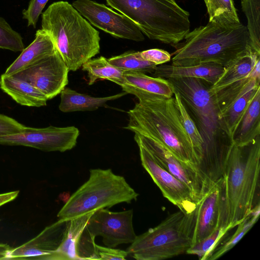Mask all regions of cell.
Returning <instances> with one entry per match:
<instances>
[{
    "label": "cell",
    "instance_id": "33",
    "mask_svg": "<svg viewBox=\"0 0 260 260\" xmlns=\"http://www.w3.org/2000/svg\"><path fill=\"white\" fill-rule=\"evenodd\" d=\"M0 48L14 52H22L24 49L21 35L2 17H0Z\"/></svg>",
    "mask_w": 260,
    "mask_h": 260
},
{
    "label": "cell",
    "instance_id": "12",
    "mask_svg": "<svg viewBox=\"0 0 260 260\" xmlns=\"http://www.w3.org/2000/svg\"><path fill=\"white\" fill-rule=\"evenodd\" d=\"M72 5L92 25L114 37L136 42L145 39L132 21L104 4L91 0H76Z\"/></svg>",
    "mask_w": 260,
    "mask_h": 260
},
{
    "label": "cell",
    "instance_id": "38",
    "mask_svg": "<svg viewBox=\"0 0 260 260\" xmlns=\"http://www.w3.org/2000/svg\"><path fill=\"white\" fill-rule=\"evenodd\" d=\"M19 193V190L0 193V207L14 200Z\"/></svg>",
    "mask_w": 260,
    "mask_h": 260
},
{
    "label": "cell",
    "instance_id": "4",
    "mask_svg": "<svg viewBox=\"0 0 260 260\" xmlns=\"http://www.w3.org/2000/svg\"><path fill=\"white\" fill-rule=\"evenodd\" d=\"M42 29L52 39L70 71L99 53V32L68 2L52 3L42 14Z\"/></svg>",
    "mask_w": 260,
    "mask_h": 260
},
{
    "label": "cell",
    "instance_id": "34",
    "mask_svg": "<svg viewBox=\"0 0 260 260\" xmlns=\"http://www.w3.org/2000/svg\"><path fill=\"white\" fill-rule=\"evenodd\" d=\"M49 0H30L27 9L22 12L23 18L27 20L28 26L36 28L39 17Z\"/></svg>",
    "mask_w": 260,
    "mask_h": 260
},
{
    "label": "cell",
    "instance_id": "1",
    "mask_svg": "<svg viewBox=\"0 0 260 260\" xmlns=\"http://www.w3.org/2000/svg\"><path fill=\"white\" fill-rule=\"evenodd\" d=\"M130 94L138 102L128 111V122L124 128L153 139L179 159L197 166V158L181 123L174 96L140 91Z\"/></svg>",
    "mask_w": 260,
    "mask_h": 260
},
{
    "label": "cell",
    "instance_id": "15",
    "mask_svg": "<svg viewBox=\"0 0 260 260\" xmlns=\"http://www.w3.org/2000/svg\"><path fill=\"white\" fill-rule=\"evenodd\" d=\"M223 178L216 182L197 203L192 245L222 228Z\"/></svg>",
    "mask_w": 260,
    "mask_h": 260
},
{
    "label": "cell",
    "instance_id": "26",
    "mask_svg": "<svg viewBox=\"0 0 260 260\" xmlns=\"http://www.w3.org/2000/svg\"><path fill=\"white\" fill-rule=\"evenodd\" d=\"M82 67V70L87 73L89 85L100 79L110 80L119 86L124 81V72L111 64L104 56L91 58Z\"/></svg>",
    "mask_w": 260,
    "mask_h": 260
},
{
    "label": "cell",
    "instance_id": "8",
    "mask_svg": "<svg viewBox=\"0 0 260 260\" xmlns=\"http://www.w3.org/2000/svg\"><path fill=\"white\" fill-rule=\"evenodd\" d=\"M194 220L195 209L169 215L156 226L137 236L126 250L128 255L137 260H161L186 253L192 246Z\"/></svg>",
    "mask_w": 260,
    "mask_h": 260
},
{
    "label": "cell",
    "instance_id": "36",
    "mask_svg": "<svg viewBox=\"0 0 260 260\" xmlns=\"http://www.w3.org/2000/svg\"><path fill=\"white\" fill-rule=\"evenodd\" d=\"M141 57L144 60L160 65L171 60V54L160 49H150L140 52Z\"/></svg>",
    "mask_w": 260,
    "mask_h": 260
},
{
    "label": "cell",
    "instance_id": "19",
    "mask_svg": "<svg viewBox=\"0 0 260 260\" xmlns=\"http://www.w3.org/2000/svg\"><path fill=\"white\" fill-rule=\"evenodd\" d=\"M224 70V66L215 63L186 67L162 64L156 66L152 74L153 77L166 79L187 77L200 78L213 85Z\"/></svg>",
    "mask_w": 260,
    "mask_h": 260
},
{
    "label": "cell",
    "instance_id": "24",
    "mask_svg": "<svg viewBox=\"0 0 260 260\" xmlns=\"http://www.w3.org/2000/svg\"><path fill=\"white\" fill-rule=\"evenodd\" d=\"M93 212L69 219L67 231L61 243L48 260L78 259L77 245L81 234Z\"/></svg>",
    "mask_w": 260,
    "mask_h": 260
},
{
    "label": "cell",
    "instance_id": "32",
    "mask_svg": "<svg viewBox=\"0 0 260 260\" xmlns=\"http://www.w3.org/2000/svg\"><path fill=\"white\" fill-rule=\"evenodd\" d=\"M234 228L230 225L226 228H217L211 234L192 245L186 253L196 255L200 260H208L226 233Z\"/></svg>",
    "mask_w": 260,
    "mask_h": 260
},
{
    "label": "cell",
    "instance_id": "13",
    "mask_svg": "<svg viewBox=\"0 0 260 260\" xmlns=\"http://www.w3.org/2000/svg\"><path fill=\"white\" fill-rule=\"evenodd\" d=\"M133 217V209L112 212L100 209L92 213L86 227L95 238L101 236L105 246L114 248L120 244H131L136 239Z\"/></svg>",
    "mask_w": 260,
    "mask_h": 260
},
{
    "label": "cell",
    "instance_id": "39",
    "mask_svg": "<svg viewBox=\"0 0 260 260\" xmlns=\"http://www.w3.org/2000/svg\"><path fill=\"white\" fill-rule=\"evenodd\" d=\"M247 77L260 82V57L257 59L254 66Z\"/></svg>",
    "mask_w": 260,
    "mask_h": 260
},
{
    "label": "cell",
    "instance_id": "23",
    "mask_svg": "<svg viewBox=\"0 0 260 260\" xmlns=\"http://www.w3.org/2000/svg\"><path fill=\"white\" fill-rule=\"evenodd\" d=\"M260 88L258 89L233 136L239 146L247 145L260 136Z\"/></svg>",
    "mask_w": 260,
    "mask_h": 260
},
{
    "label": "cell",
    "instance_id": "28",
    "mask_svg": "<svg viewBox=\"0 0 260 260\" xmlns=\"http://www.w3.org/2000/svg\"><path fill=\"white\" fill-rule=\"evenodd\" d=\"M108 61L123 72L152 73L157 65L143 59L140 51H128L108 59Z\"/></svg>",
    "mask_w": 260,
    "mask_h": 260
},
{
    "label": "cell",
    "instance_id": "31",
    "mask_svg": "<svg viewBox=\"0 0 260 260\" xmlns=\"http://www.w3.org/2000/svg\"><path fill=\"white\" fill-rule=\"evenodd\" d=\"M210 21L240 22L233 0H204Z\"/></svg>",
    "mask_w": 260,
    "mask_h": 260
},
{
    "label": "cell",
    "instance_id": "29",
    "mask_svg": "<svg viewBox=\"0 0 260 260\" xmlns=\"http://www.w3.org/2000/svg\"><path fill=\"white\" fill-rule=\"evenodd\" d=\"M260 214V205L257 206L251 213L239 223L235 232L216 248L208 260L216 259L231 250L251 229L257 221Z\"/></svg>",
    "mask_w": 260,
    "mask_h": 260
},
{
    "label": "cell",
    "instance_id": "41",
    "mask_svg": "<svg viewBox=\"0 0 260 260\" xmlns=\"http://www.w3.org/2000/svg\"><path fill=\"white\" fill-rule=\"evenodd\" d=\"M0 221H1V220H0Z\"/></svg>",
    "mask_w": 260,
    "mask_h": 260
},
{
    "label": "cell",
    "instance_id": "5",
    "mask_svg": "<svg viewBox=\"0 0 260 260\" xmlns=\"http://www.w3.org/2000/svg\"><path fill=\"white\" fill-rule=\"evenodd\" d=\"M151 40L172 45L190 31L189 13L175 0H106Z\"/></svg>",
    "mask_w": 260,
    "mask_h": 260
},
{
    "label": "cell",
    "instance_id": "21",
    "mask_svg": "<svg viewBox=\"0 0 260 260\" xmlns=\"http://www.w3.org/2000/svg\"><path fill=\"white\" fill-rule=\"evenodd\" d=\"M120 86L127 94L140 91L167 97L173 95L172 86L167 79L142 73L124 72V81Z\"/></svg>",
    "mask_w": 260,
    "mask_h": 260
},
{
    "label": "cell",
    "instance_id": "10",
    "mask_svg": "<svg viewBox=\"0 0 260 260\" xmlns=\"http://www.w3.org/2000/svg\"><path fill=\"white\" fill-rule=\"evenodd\" d=\"M80 135L74 126L44 128L25 126L23 132L0 136V145L24 146L42 151L63 152L73 149Z\"/></svg>",
    "mask_w": 260,
    "mask_h": 260
},
{
    "label": "cell",
    "instance_id": "3",
    "mask_svg": "<svg viewBox=\"0 0 260 260\" xmlns=\"http://www.w3.org/2000/svg\"><path fill=\"white\" fill-rule=\"evenodd\" d=\"M260 136L243 146L233 143L223 176L222 222L236 226L259 203Z\"/></svg>",
    "mask_w": 260,
    "mask_h": 260
},
{
    "label": "cell",
    "instance_id": "30",
    "mask_svg": "<svg viewBox=\"0 0 260 260\" xmlns=\"http://www.w3.org/2000/svg\"><path fill=\"white\" fill-rule=\"evenodd\" d=\"M241 6L247 18L252 48L260 54V0H241Z\"/></svg>",
    "mask_w": 260,
    "mask_h": 260
},
{
    "label": "cell",
    "instance_id": "16",
    "mask_svg": "<svg viewBox=\"0 0 260 260\" xmlns=\"http://www.w3.org/2000/svg\"><path fill=\"white\" fill-rule=\"evenodd\" d=\"M69 220L59 219L34 239L17 247H11L7 259L48 260L58 248L67 231Z\"/></svg>",
    "mask_w": 260,
    "mask_h": 260
},
{
    "label": "cell",
    "instance_id": "18",
    "mask_svg": "<svg viewBox=\"0 0 260 260\" xmlns=\"http://www.w3.org/2000/svg\"><path fill=\"white\" fill-rule=\"evenodd\" d=\"M56 50L50 36L43 29H39L33 42L21 52L4 74L11 76L53 53Z\"/></svg>",
    "mask_w": 260,
    "mask_h": 260
},
{
    "label": "cell",
    "instance_id": "14",
    "mask_svg": "<svg viewBox=\"0 0 260 260\" xmlns=\"http://www.w3.org/2000/svg\"><path fill=\"white\" fill-rule=\"evenodd\" d=\"M137 145L142 166L159 187L164 197L180 210L186 213L192 212L197 203L189 187L161 167L143 146Z\"/></svg>",
    "mask_w": 260,
    "mask_h": 260
},
{
    "label": "cell",
    "instance_id": "35",
    "mask_svg": "<svg viewBox=\"0 0 260 260\" xmlns=\"http://www.w3.org/2000/svg\"><path fill=\"white\" fill-rule=\"evenodd\" d=\"M25 127L16 120L0 113V136L22 133Z\"/></svg>",
    "mask_w": 260,
    "mask_h": 260
},
{
    "label": "cell",
    "instance_id": "11",
    "mask_svg": "<svg viewBox=\"0 0 260 260\" xmlns=\"http://www.w3.org/2000/svg\"><path fill=\"white\" fill-rule=\"evenodd\" d=\"M69 70L57 49L28 68L12 75L34 86L51 100L68 84Z\"/></svg>",
    "mask_w": 260,
    "mask_h": 260
},
{
    "label": "cell",
    "instance_id": "27",
    "mask_svg": "<svg viewBox=\"0 0 260 260\" xmlns=\"http://www.w3.org/2000/svg\"><path fill=\"white\" fill-rule=\"evenodd\" d=\"M173 90L181 122L191 142L197 158L198 166L202 156L204 142L197 125L186 110L178 92L173 87Z\"/></svg>",
    "mask_w": 260,
    "mask_h": 260
},
{
    "label": "cell",
    "instance_id": "2",
    "mask_svg": "<svg viewBox=\"0 0 260 260\" xmlns=\"http://www.w3.org/2000/svg\"><path fill=\"white\" fill-rule=\"evenodd\" d=\"M184 41L173 45L172 65L191 66L204 63L228 65L252 48L247 27L242 24L210 21L188 32Z\"/></svg>",
    "mask_w": 260,
    "mask_h": 260
},
{
    "label": "cell",
    "instance_id": "6",
    "mask_svg": "<svg viewBox=\"0 0 260 260\" xmlns=\"http://www.w3.org/2000/svg\"><path fill=\"white\" fill-rule=\"evenodd\" d=\"M178 92L204 142L200 161L210 164L221 156L226 144V135L220 128L211 84L197 78L167 79Z\"/></svg>",
    "mask_w": 260,
    "mask_h": 260
},
{
    "label": "cell",
    "instance_id": "25",
    "mask_svg": "<svg viewBox=\"0 0 260 260\" xmlns=\"http://www.w3.org/2000/svg\"><path fill=\"white\" fill-rule=\"evenodd\" d=\"M259 57L260 54L251 51L233 60L224 67L222 73L211 85V92L214 93L237 80L247 77Z\"/></svg>",
    "mask_w": 260,
    "mask_h": 260
},
{
    "label": "cell",
    "instance_id": "40",
    "mask_svg": "<svg viewBox=\"0 0 260 260\" xmlns=\"http://www.w3.org/2000/svg\"><path fill=\"white\" fill-rule=\"evenodd\" d=\"M10 248L8 244L0 243V260L7 259L8 251Z\"/></svg>",
    "mask_w": 260,
    "mask_h": 260
},
{
    "label": "cell",
    "instance_id": "22",
    "mask_svg": "<svg viewBox=\"0 0 260 260\" xmlns=\"http://www.w3.org/2000/svg\"><path fill=\"white\" fill-rule=\"evenodd\" d=\"M127 94L123 91L109 96L93 97L65 87L60 92V102L58 108L60 111L64 113L92 111L100 107L107 106V102L118 99Z\"/></svg>",
    "mask_w": 260,
    "mask_h": 260
},
{
    "label": "cell",
    "instance_id": "7",
    "mask_svg": "<svg viewBox=\"0 0 260 260\" xmlns=\"http://www.w3.org/2000/svg\"><path fill=\"white\" fill-rule=\"evenodd\" d=\"M138 196L125 179L111 169H92L88 179L70 196L57 216L70 219L120 203H131Z\"/></svg>",
    "mask_w": 260,
    "mask_h": 260
},
{
    "label": "cell",
    "instance_id": "37",
    "mask_svg": "<svg viewBox=\"0 0 260 260\" xmlns=\"http://www.w3.org/2000/svg\"><path fill=\"white\" fill-rule=\"evenodd\" d=\"M98 254L100 259H125L128 256L127 251L113 247H105L96 244Z\"/></svg>",
    "mask_w": 260,
    "mask_h": 260
},
{
    "label": "cell",
    "instance_id": "9",
    "mask_svg": "<svg viewBox=\"0 0 260 260\" xmlns=\"http://www.w3.org/2000/svg\"><path fill=\"white\" fill-rule=\"evenodd\" d=\"M134 133L137 144L147 149L161 167L185 183L191 190L197 204L214 184L196 165L179 159L153 139L137 132Z\"/></svg>",
    "mask_w": 260,
    "mask_h": 260
},
{
    "label": "cell",
    "instance_id": "17",
    "mask_svg": "<svg viewBox=\"0 0 260 260\" xmlns=\"http://www.w3.org/2000/svg\"><path fill=\"white\" fill-rule=\"evenodd\" d=\"M259 83L252 79L242 93L218 114L220 129L232 140L255 93L260 88Z\"/></svg>",
    "mask_w": 260,
    "mask_h": 260
},
{
    "label": "cell",
    "instance_id": "20",
    "mask_svg": "<svg viewBox=\"0 0 260 260\" xmlns=\"http://www.w3.org/2000/svg\"><path fill=\"white\" fill-rule=\"evenodd\" d=\"M0 88L21 105L40 107L47 104L46 96L24 80L3 74L0 77Z\"/></svg>",
    "mask_w": 260,
    "mask_h": 260
}]
</instances>
